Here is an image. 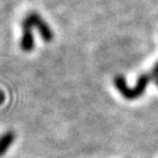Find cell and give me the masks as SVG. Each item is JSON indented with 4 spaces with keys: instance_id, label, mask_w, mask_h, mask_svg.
<instances>
[{
    "instance_id": "obj_3",
    "label": "cell",
    "mask_w": 158,
    "mask_h": 158,
    "mask_svg": "<svg viewBox=\"0 0 158 158\" xmlns=\"http://www.w3.org/2000/svg\"><path fill=\"white\" fill-rule=\"evenodd\" d=\"M20 46L24 52H30L34 48V37L32 34V27L24 21L22 22V37H21Z\"/></svg>"
},
{
    "instance_id": "obj_4",
    "label": "cell",
    "mask_w": 158,
    "mask_h": 158,
    "mask_svg": "<svg viewBox=\"0 0 158 158\" xmlns=\"http://www.w3.org/2000/svg\"><path fill=\"white\" fill-rule=\"evenodd\" d=\"M15 141V133L11 131L6 132L1 137H0V157L5 155L8 148L11 146V144Z\"/></svg>"
},
{
    "instance_id": "obj_2",
    "label": "cell",
    "mask_w": 158,
    "mask_h": 158,
    "mask_svg": "<svg viewBox=\"0 0 158 158\" xmlns=\"http://www.w3.org/2000/svg\"><path fill=\"white\" fill-rule=\"evenodd\" d=\"M24 22L29 23L32 27H35V29L39 31L40 35L42 36V39L44 40L45 42H51L54 37V33L51 30V27H48L46 22L44 20L41 18V15L36 12H30L27 17L23 20Z\"/></svg>"
},
{
    "instance_id": "obj_6",
    "label": "cell",
    "mask_w": 158,
    "mask_h": 158,
    "mask_svg": "<svg viewBox=\"0 0 158 158\" xmlns=\"http://www.w3.org/2000/svg\"><path fill=\"white\" fill-rule=\"evenodd\" d=\"M3 100H5V96H3V94L1 91H0V104L2 103Z\"/></svg>"
},
{
    "instance_id": "obj_5",
    "label": "cell",
    "mask_w": 158,
    "mask_h": 158,
    "mask_svg": "<svg viewBox=\"0 0 158 158\" xmlns=\"http://www.w3.org/2000/svg\"><path fill=\"white\" fill-rule=\"evenodd\" d=\"M149 74H151L153 81H155L156 79H158V62H156V64L154 65V67L152 68V70H151Z\"/></svg>"
},
{
    "instance_id": "obj_1",
    "label": "cell",
    "mask_w": 158,
    "mask_h": 158,
    "mask_svg": "<svg viewBox=\"0 0 158 158\" xmlns=\"http://www.w3.org/2000/svg\"><path fill=\"white\" fill-rule=\"evenodd\" d=\"M151 81H153L152 76L149 73H145L142 74L138 77L137 82H136L135 87L130 88L125 81V78L123 76H116L114 78V85H115L118 91L122 94V97L127 100H135V99L139 98L143 96L145 92L146 87Z\"/></svg>"
},
{
    "instance_id": "obj_7",
    "label": "cell",
    "mask_w": 158,
    "mask_h": 158,
    "mask_svg": "<svg viewBox=\"0 0 158 158\" xmlns=\"http://www.w3.org/2000/svg\"><path fill=\"white\" fill-rule=\"evenodd\" d=\"M154 82H155V85L158 87V79H156V80H155V81H154Z\"/></svg>"
}]
</instances>
